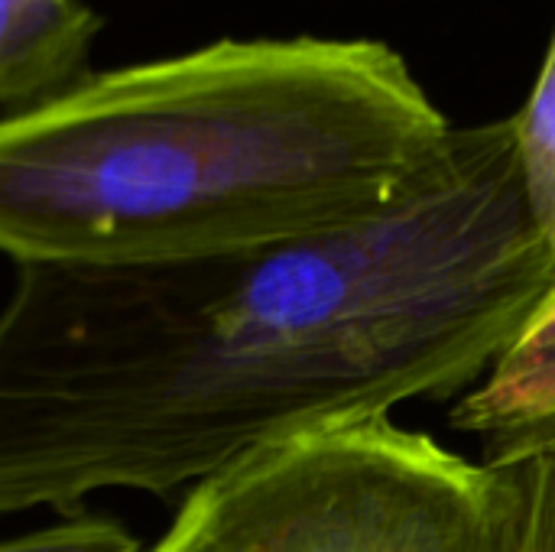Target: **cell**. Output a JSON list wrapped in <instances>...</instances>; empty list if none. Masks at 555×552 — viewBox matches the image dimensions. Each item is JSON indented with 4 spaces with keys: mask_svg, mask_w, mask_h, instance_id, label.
I'll use <instances>...</instances> for the list:
<instances>
[{
    "mask_svg": "<svg viewBox=\"0 0 555 552\" xmlns=\"http://www.w3.org/2000/svg\"><path fill=\"white\" fill-rule=\"evenodd\" d=\"M514 488L507 552H555V459L504 468Z\"/></svg>",
    "mask_w": 555,
    "mask_h": 552,
    "instance_id": "obj_6",
    "label": "cell"
},
{
    "mask_svg": "<svg viewBox=\"0 0 555 552\" xmlns=\"http://www.w3.org/2000/svg\"><path fill=\"white\" fill-rule=\"evenodd\" d=\"M98 13L85 0H0V114L39 104L81 75Z\"/></svg>",
    "mask_w": 555,
    "mask_h": 552,
    "instance_id": "obj_4",
    "label": "cell"
},
{
    "mask_svg": "<svg viewBox=\"0 0 555 552\" xmlns=\"http://www.w3.org/2000/svg\"><path fill=\"white\" fill-rule=\"evenodd\" d=\"M555 290L514 120L452 127L374 215L215 260L16 264L0 517L192 491L293 439L472 390Z\"/></svg>",
    "mask_w": 555,
    "mask_h": 552,
    "instance_id": "obj_1",
    "label": "cell"
},
{
    "mask_svg": "<svg viewBox=\"0 0 555 552\" xmlns=\"http://www.w3.org/2000/svg\"><path fill=\"white\" fill-rule=\"evenodd\" d=\"M452 124L377 39H218L0 114L13 264L215 260L384 208Z\"/></svg>",
    "mask_w": 555,
    "mask_h": 552,
    "instance_id": "obj_2",
    "label": "cell"
},
{
    "mask_svg": "<svg viewBox=\"0 0 555 552\" xmlns=\"http://www.w3.org/2000/svg\"><path fill=\"white\" fill-rule=\"evenodd\" d=\"M0 552H140V543L117 521L72 514L59 524L0 540Z\"/></svg>",
    "mask_w": 555,
    "mask_h": 552,
    "instance_id": "obj_7",
    "label": "cell"
},
{
    "mask_svg": "<svg viewBox=\"0 0 555 552\" xmlns=\"http://www.w3.org/2000/svg\"><path fill=\"white\" fill-rule=\"evenodd\" d=\"M449 426L478 442L485 468L555 459V290L491 371L455 400Z\"/></svg>",
    "mask_w": 555,
    "mask_h": 552,
    "instance_id": "obj_3",
    "label": "cell"
},
{
    "mask_svg": "<svg viewBox=\"0 0 555 552\" xmlns=\"http://www.w3.org/2000/svg\"><path fill=\"white\" fill-rule=\"evenodd\" d=\"M511 120L517 133L520 172L533 218L555 251V29L540 78L520 114H514Z\"/></svg>",
    "mask_w": 555,
    "mask_h": 552,
    "instance_id": "obj_5",
    "label": "cell"
}]
</instances>
